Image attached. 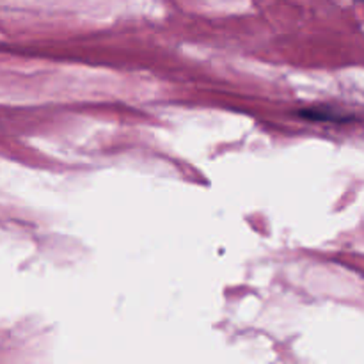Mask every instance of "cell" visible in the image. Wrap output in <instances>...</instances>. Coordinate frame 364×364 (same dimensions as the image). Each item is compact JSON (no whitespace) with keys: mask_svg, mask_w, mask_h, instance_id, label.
<instances>
[]
</instances>
